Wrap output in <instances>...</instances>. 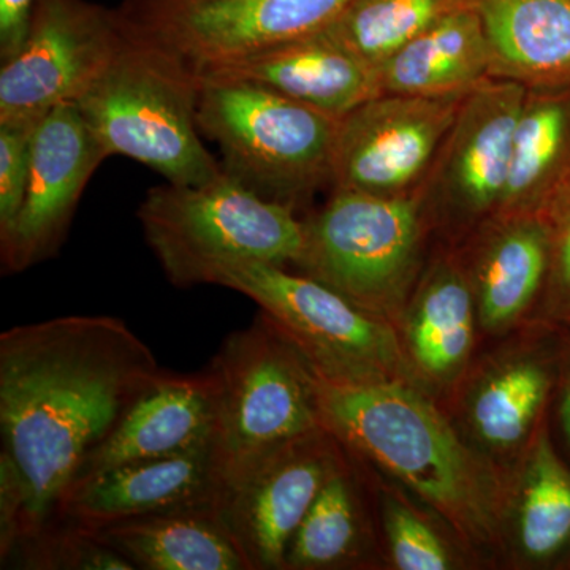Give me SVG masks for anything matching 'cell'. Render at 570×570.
<instances>
[{
    "mask_svg": "<svg viewBox=\"0 0 570 570\" xmlns=\"http://www.w3.org/2000/svg\"><path fill=\"white\" fill-rule=\"evenodd\" d=\"M384 530L393 562L401 570H445L453 568L449 547L438 532L403 502L385 498Z\"/></svg>",
    "mask_w": 570,
    "mask_h": 570,
    "instance_id": "f1b7e54d",
    "label": "cell"
},
{
    "mask_svg": "<svg viewBox=\"0 0 570 570\" xmlns=\"http://www.w3.org/2000/svg\"><path fill=\"white\" fill-rule=\"evenodd\" d=\"M490 77L524 88L570 86V0H478Z\"/></svg>",
    "mask_w": 570,
    "mask_h": 570,
    "instance_id": "ffe728a7",
    "label": "cell"
},
{
    "mask_svg": "<svg viewBox=\"0 0 570 570\" xmlns=\"http://www.w3.org/2000/svg\"><path fill=\"white\" fill-rule=\"evenodd\" d=\"M197 94L190 67L126 29V40L77 105L108 157L137 160L167 183L202 186L224 170L202 142Z\"/></svg>",
    "mask_w": 570,
    "mask_h": 570,
    "instance_id": "3957f363",
    "label": "cell"
},
{
    "mask_svg": "<svg viewBox=\"0 0 570 570\" xmlns=\"http://www.w3.org/2000/svg\"><path fill=\"white\" fill-rule=\"evenodd\" d=\"M36 570H134L126 558L94 538L91 532L51 521L26 539L6 566Z\"/></svg>",
    "mask_w": 570,
    "mask_h": 570,
    "instance_id": "83f0119b",
    "label": "cell"
},
{
    "mask_svg": "<svg viewBox=\"0 0 570 570\" xmlns=\"http://www.w3.org/2000/svg\"><path fill=\"white\" fill-rule=\"evenodd\" d=\"M478 322L463 257L438 255L423 269L397 325L414 381L438 390L455 385L469 365Z\"/></svg>",
    "mask_w": 570,
    "mask_h": 570,
    "instance_id": "e0dca14e",
    "label": "cell"
},
{
    "mask_svg": "<svg viewBox=\"0 0 570 570\" xmlns=\"http://www.w3.org/2000/svg\"><path fill=\"white\" fill-rule=\"evenodd\" d=\"M347 463L344 455L318 491L292 539L285 569L344 568L354 564L362 554L365 523L354 474Z\"/></svg>",
    "mask_w": 570,
    "mask_h": 570,
    "instance_id": "d4e9b609",
    "label": "cell"
},
{
    "mask_svg": "<svg viewBox=\"0 0 570 570\" xmlns=\"http://www.w3.org/2000/svg\"><path fill=\"white\" fill-rule=\"evenodd\" d=\"M316 377L322 425L348 453L389 472L461 539L497 542L508 512L501 474L414 382Z\"/></svg>",
    "mask_w": 570,
    "mask_h": 570,
    "instance_id": "7a4b0ae2",
    "label": "cell"
},
{
    "mask_svg": "<svg viewBox=\"0 0 570 570\" xmlns=\"http://www.w3.org/2000/svg\"><path fill=\"white\" fill-rule=\"evenodd\" d=\"M31 483L7 450L0 452V561L36 534Z\"/></svg>",
    "mask_w": 570,
    "mask_h": 570,
    "instance_id": "4dcf8cb0",
    "label": "cell"
},
{
    "mask_svg": "<svg viewBox=\"0 0 570 570\" xmlns=\"http://www.w3.org/2000/svg\"><path fill=\"white\" fill-rule=\"evenodd\" d=\"M37 0H0V59L10 61L28 37Z\"/></svg>",
    "mask_w": 570,
    "mask_h": 570,
    "instance_id": "d6a6232c",
    "label": "cell"
},
{
    "mask_svg": "<svg viewBox=\"0 0 570 570\" xmlns=\"http://www.w3.org/2000/svg\"><path fill=\"white\" fill-rule=\"evenodd\" d=\"M142 235L176 287L216 285L230 266L298 264L305 220L223 175L202 186L153 187L138 208Z\"/></svg>",
    "mask_w": 570,
    "mask_h": 570,
    "instance_id": "5b68a950",
    "label": "cell"
},
{
    "mask_svg": "<svg viewBox=\"0 0 570 570\" xmlns=\"http://www.w3.org/2000/svg\"><path fill=\"white\" fill-rule=\"evenodd\" d=\"M197 78L198 132L219 148L225 175L294 212L333 183L340 119L254 82Z\"/></svg>",
    "mask_w": 570,
    "mask_h": 570,
    "instance_id": "277c9868",
    "label": "cell"
},
{
    "mask_svg": "<svg viewBox=\"0 0 570 570\" xmlns=\"http://www.w3.org/2000/svg\"><path fill=\"white\" fill-rule=\"evenodd\" d=\"M208 371L224 487L288 442L324 430L313 363L262 311L225 337Z\"/></svg>",
    "mask_w": 570,
    "mask_h": 570,
    "instance_id": "8992f818",
    "label": "cell"
},
{
    "mask_svg": "<svg viewBox=\"0 0 570 570\" xmlns=\"http://www.w3.org/2000/svg\"><path fill=\"white\" fill-rule=\"evenodd\" d=\"M550 235L546 307L550 316L570 318V178L543 209Z\"/></svg>",
    "mask_w": 570,
    "mask_h": 570,
    "instance_id": "1f68e13d",
    "label": "cell"
},
{
    "mask_svg": "<svg viewBox=\"0 0 570 570\" xmlns=\"http://www.w3.org/2000/svg\"><path fill=\"white\" fill-rule=\"evenodd\" d=\"M430 227L422 193L333 190L328 204L305 219V246L295 266L396 326L425 269Z\"/></svg>",
    "mask_w": 570,
    "mask_h": 570,
    "instance_id": "52a82bcc",
    "label": "cell"
},
{
    "mask_svg": "<svg viewBox=\"0 0 570 570\" xmlns=\"http://www.w3.org/2000/svg\"><path fill=\"white\" fill-rule=\"evenodd\" d=\"M527 89L489 78L464 97L422 189L431 225L474 232L498 213Z\"/></svg>",
    "mask_w": 570,
    "mask_h": 570,
    "instance_id": "7c38bea8",
    "label": "cell"
},
{
    "mask_svg": "<svg viewBox=\"0 0 570 570\" xmlns=\"http://www.w3.org/2000/svg\"><path fill=\"white\" fill-rule=\"evenodd\" d=\"M464 97L379 94L347 112L337 121L333 190L422 193Z\"/></svg>",
    "mask_w": 570,
    "mask_h": 570,
    "instance_id": "8fae6325",
    "label": "cell"
},
{
    "mask_svg": "<svg viewBox=\"0 0 570 570\" xmlns=\"http://www.w3.org/2000/svg\"><path fill=\"white\" fill-rule=\"evenodd\" d=\"M216 439L213 374L208 370L186 376L163 373L92 450L73 483L121 464L216 448Z\"/></svg>",
    "mask_w": 570,
    "mask_h": 570,
    "instance_id": "2e32d148",
    "label": "cell"
},
{
    "mask_svg": "<svg viewBox=\"0 0 570 570\" xmlns=\"http://www.w3.org/2000/svg\"><path fill=\"white\" fill-rule=\"evenodd\" d=\"M126 40L118 11L88 0H37L28 37L0 70V124H39L77 104Z\"/></svg>",
    "mask_w": 570,
    "mask_h": 570,
    "instance_id": "30bf717a",
    "label": "cell"
},
{
    "mask_svg": "<svg viewBox=\"0 0 570 570\" xmlns=\"http://www.w3.org/2000/svg\"><path fill=\"white\" fill-rule=\"evenodd\" d=\"M479 325L501 333L519 324L546 287L550 235L543 214L493 216L474 230L464 258Z\"/></svg>",
    "mask_w": 570,
    "mask_h": 570,
    "instance_id": "ac0fdd59",
    "label": "cell"
},
{
    "mask_svg": "<svg viewBox=\"0 0 570 570\" xmlns=\"http://www.w3.org/2000/svg\"><path fill=\"white\" fill-rule=\"evenodd\" d=\"M216 285L246 295L330 377L414 382L396 326L287 266L243 264Z\"/></svg>",
    "mask_w": 570,
    "mask_h": 570,
    "instance_id": "ba28073f",
    "label": "cell"
},
{
    "mask_svg": "<svg viewBox=\"0 0 570 570\" xmlns=\"http://www.w3.org/2000/svg\"><path fill=\"white\" fill-rule=\"evenodd\" d=\"M474 6L478 0H355L322 32L376 70L434 22Z\"/></svg>",
    "mask_w": 570,
    "mask_h": 570,
    "instance_id": "484cf974",
    "label": "cell"
},
{
    "mask_svg": "<svg viewBox=\"0 0 570 570\" xmlns=\"http://www.w3.org/2000/svg\"><path fill=\"white\" fill-rule=\"evenodd\" d=\"M346 449L328 431L295 439L224 487L217 515L250 570L285 569L288 547Z\"/></svg>",
    "mask_w": 570,
    "mask_h": 570,
    "instance_id": "4fadbf2b",
    "label": "cell"
},
{
    "mask_svg": "<svg viewBox=\"0 0 570 570\" xmlns=\"http://www.w3.org/2000/svg\"><path fill=\"white\" fill-rule=\"evenodd\" d=\"M223 490L216 448L195 450L121 464L80 480L67 490L52 521L94 531L118 521L175 510L217 512Z\"/></svg>",
    "mask_w": 570,
    "mask_h": 570,
    "instance_id": "9a60e30c",
    "label": "cell"
},
{
    "mask_svg": "<svg viewBox=\"0 0 570 570\" xmlns=\"http://www.w3.org/2000/svg\"><path fill=\"white\" fill-rule=\"evenodd\" d=\"M89 532L135 569L250 570L216 510L154 513Z\"/></svg>",
    "mask_w": 570,
    "mask_h": 570,
    "instance_id": "7402d4cb",
    "label": "cell"
},
{
    "mask_svg": "<svg viewBox=\"0 0 570 570\" xmlns=\"http://www.w3.org/2000/svg\"><path fill=\"white\" fill-rule=\"evenodd\" d=\"M163 373L118 317H56L0 335L3 450L31 483L39 530L92 450Z\"/></svg>",
    "mask_w": 570,
    "mask_h": 570,
    "instance_id": "6da1fadb",
    "label": "cell"
},
{
    "mask_svg": "<svg viewBox=\"0 0 570 570\" xmlns=\"http://www.w3.org/2000/svg\"><path fill=\"white\" fill-rule=\"evenodd\" d=\"M517 538L530 560L553 557L570 539V471L547 433L532 445L517 505Z\"/></svg>",
    "mask_w": 570,
    "mask_h": 570,
    "instance_id": "4316f807",
    "label": "cell"
},
{
    "mask_svg": "<svg viewBox=\"0 0 570 570\" xmlns=\"http://www.w3.org/2000/svg\"><path fill=\"white\" fill-rule=\"evenodd\" d=\"M561 420H562V428H564V433H566V436H568V441L570 444V371H569L568 381H566L564 393H562Z\"/></svg>",
    "mask_w": 570,
    "mask_h": 570,
    "instance_id": "836d02e7",
    "label": "cell"
},
{
    "mask_svg": "<svg viewBox=\"0 0 570 570\" xmlns=\"http://www.w3.org/2000/svg\"><path fill=\"white\" fill-rule=\"evenodd\" d=\"M36 127L0 124V239L10 234L24 202Z\"/></svg>",
    "mask_w": 570,
    "mask_h": 570,
    "instance_id": "f546056e",
    "label": "cell"
},
{
    "mask_svg": "<svg viewBox=\"0 0 570 570\" xmlns=\"http://www.w3.org/2000/svg\"><path fill=\"white\" fill-rule=\"evenodd\" d=\"M550 376L531 355L509 354L491 363L466 395L464 419L485 455L519 449L530 436L547 395Z\"/></svg>",
    "mask_w": 570,
    "mask_h": 570,
    "instance_id": "cb8c5ba5",
    "label": "cell"
},
{
    "mask_svg": "<svg viewBox=\"0 0 570 570\" xmlns=\"http://www.w3.org/2000/svg\"><path fill=\"white\" fill-rule=\"evenodd\" d=\"M382 94L464 97L490 77V48L478 7L442 18L376 69Z\"/></svg>",
    "mask_w": 570,
    "mask_h": 570,
    "instance_id": "44dd1931",
    "label": "cell"
},
{
    "mask_svg": "<svg viewBox=\"0 0 570 570\" xmlns=\"http://www.w3.org/2000/svg\"><path fill=\"white\" fill-rule=\"evenodd\" d=\"M570 178V86L528 88L510 153L508 183L494 216L542 214Z\"/></svg>",
    "mask_w": 570,
    "mask_h": 570,
    "instance_id": "603a6c76",
    "label": "cell"
},
{
    "mask_svg": "<svg viewBox=\"0 0 570 570\" xmlns=\"http://www.w3.org/2000/svg\"><path fill=\"white\" fill-rule=\"evenodd\" d=\"M195 75L254 82L335 119L382 94L376 70L322 31Z\"/></svg>",
    "mask_w": 570,
    "mask_h": 570,
    "instance_id": "d6986e66",
    "label": "cell"
},
{
    "mask_svg": "<svg viewBox=\"0 0 570 570\" xmlns=\"http://www.w3.org/2000/svg\"><path fill=\"white\" fill-rule=\"evenodd\" d=\"M107 157L77 104L59 105L37 124L24 202L0 239L3 272H24L58 253L86 184Z\"/></svg>",
    "mask_w": 570,
    "mask_h": 570,
    "instance_id": "5bb4252c",
    "label": "cell"
},
{
    "mask_svg": "<svg viewBox=\"0 0 570 570\" xmlns=\"http://www.w3.org/2000/svg\"><path fill=\"white\" fill-rule=\"evenodd\" d=\"M355 0H124L127 32L195 73L321 32Z\"/></svg>",
    "mask_w": 570,
    "mask_h": 570,
    "instance_id": "9c48e42d",
    "label": "cell"
}]
</instances>
